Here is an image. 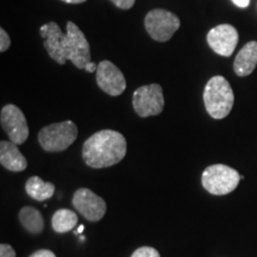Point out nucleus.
Returning <instances> with one entry per match:
<instances>
[{
    "label": "nucleus",
    "mask_w": 257,
    "mask_h": 257,
    "mask_svg": "<svg viewBox=\"0 0 257 257\" xmlns=\"http://www.w3.org/2000/svg\"><path fill=\"white\" fill-rule=\"evenodd\" d=\"M74 207L89 221H99L106 213V202L88 188H80L74 193Z\"/></svg>",
    "instance_id": "9"
},
{
    "label": "nucleus",
    "mask_w": 257,
    "mask_h": 257,
    "mask_svg": "<svg viewBox=\"0 0 257 257\" xmlns=\"http://www.w3.org/2000/svg\"><path fill=\"white\" fill-rule=\"evenodd\" d=\"M0 123L11 142L15 144H23L28 140L29 126L27 118L17 106L12 104L5 105L0 114Z\"/></svg>",
    "instance_id": "8"
},
{
    "label": "nucleus",
    "mask_w": 257,
    "mask_h": 257,
    "mask_svg": "<svg viewBox=\"0 0 257 257\" xmlns=\"http://www.w3.org/2000/svg\"><path fill=\"white\" fill-rule=\"evenodd\" d=\"M10 44H11V40H10L8 32L4 29H0V51L5 53L9 49Z\"/></svg>",
    "instance_id": "19"
},
{
    "label": "nucleus",
    "mask_w": 257,
    "mask_h": 257,
    "mask_svg": "<svg viewBox=\"0 0 257 257\" xmlns=\"http://www.w3.org/2000/svg\"><path fill=\"white\" fill-rule=\"evenodd\" d=\"M133 105L135 112L142 118L160 114L165 107L162 87L152 83L136 89L133 95Z\"/></svg>",
    "instance_id": "7"
},
{
    "label": "nucleus",
    "mask_w": 257,
    "mask_h": 257,
    "mask_svg": "<svg viewBox=\"0 0 257 257\" xmlns=\"http://www.w3.org/2000/svg\"><path fill=\"white\" fill-rule=\"evenodd\" d=\"M257 66V42L246 43L237 54L233 63L234 73L238 76H248Z\"/></svg>",
    "instance_id": "14"
},
{
    "label": "nucleus",
    "mask_w": 257,
    "mask_h": 257,
    "mask_svg": "<svg viewBox=\"0 0 257 257\" xmlns=\"http://www.w3.org/2000/svg\"><path fill=\"white\" fill-rule=\"evenodd\" d=\"M146 29L153 40L167 42L179 30L180 19L172 12L162 9H155L146 16Z\"/></svg>",
    "instance_id": "6"
},
{
    "label": "nucleus",
    "mask_w": 257,
    "mask_h": 257,
    "mask_svg": "<svg viewBox=\"0 0 257 257\" xmlns=\"http://www.w3.org/2000/svg\"><path fill=\"white\" fill-rule=\"evenodd\" d=\"M126 155V140L113 130H101L83 143L82 159L91 168H106L119 163Z\"/></svg>",
    "instance_id": "1"
},
{
    "label": "nucleus",
    "mask_w": 257,
    "mask_h": 257,
    "mask_svg": "<svg viewBox=\"0 0 257 257\" xmlns=\"http://www.w3.org/2000/svg\"><path fill=\"white\" fill-rule=\"evenodd\" d=\"M19 220L24 229L30 233H40L43 231L44 221L41 212L31 206H25L19 212Z\"/></svg>",
    "instance_id": "16"
},
{
    "label": "nucleus",
    "mask_w": 257,
    "mask_h": 257,
    "mask_svg": "<svg viewBox=\"0 0 257 257\" xmlns=\"http://www.w3.org/2000/svg\"><path fill=\"white\" fill-rule=\"evenodd\" d=\"M131 257H161L160 252L157 251L155 248L152 246H142V248H138L136 251L133 253Z\"/></svg>",
    "instance_id": "18"
},
{
    "label": "nucleus",
    "mask_w": 257,
    "mask_h": 257,
    "mask_svg": "<svg viewBox=\"0 0 257 257\" xmlns=\"http://www.w3.org/2000/svg\"><path fill=\"white\" fill-rule=\"evenodd\" d=\"M207 43L218 55L229 57L238 43V32L230 24H220L207 34Z\"/></svg>",
    "instance_id": "10"
},
{
    "label": "nucleus",
    "mask_w": 257,
    "mask_h": 257,
    "mask_svg": "<svg viewBox=\"0 0 257 257\" xmlns=\"http://www.w3.org/2000/svg\"><path fill=\"white\" fill-rule=\"evenodd\" d=\"M64 3H68V4H81V3L87 2V0H62Z\"/></svg>",
    "instance_id": "25"
},
{
    "label": "nucleus",
    "mask_w": 257,
    "mask_h": 257,
    "mask_svg": "<svg viewBox=\"0 0 257 257\" xmlns=\"http://www.w3.org/2000/svg\"><path fill=\"white\" fill-rule=\"evenodd\" d=\"M96 82L102 91L112 96L120 95L126 88V81L123 73L110 61H101L98 64Z\"/></svg>",
    "instance_id": "11"
},
{
    "label": "nucleus",
    "mask_w": 257,
    "mask_h": 257,
    "mask_svg": "<svg viewBox=\"0 0 257 257\" xmlns=\"http://www.w3.org/2000/svg\"><path fill=\"white\" fill-rule=\"evenodd\" d=\"M0 257H16V251L10 244L3 243L0 245Z\"/></svg>",
    "instance_id": "20"
},
{
    "label": "nucleus",
    "mask_w": 257,
    "mask_h": 257,
    "mask_svg": "<svg viewBox=\"0 0 257 257\" xmlns=\"http://www.w3.org/2000/svg\"><path fill=\"white\" fill-rule=\"evenodd\" d=\"M232 3L240 9H245V8H248V6H249L250 0H232Z\"/></svg>",
    "instance_id": "23"
},
{
    "label": "nucleus",
    "mask_w": 257,
    "mask_h": 257,
    "mask_svg": "<svg viewBox=\"0 0 257 257\" xmlns=\"http://www.w3.org/2000/svg\"><path fill=\"white\" fill-rule=\"evenodd\" d=\"M83 229H85V226H83V225H80V226L78 227V231H74V232H75V234L78 232H82Z\"/></svg>",
    "instance_id": "26"
},
{
    "label": "nucleus",
    "mask_w": 257,
    "mask_h": 257,
    "mask_svg": "<svg viewBox=\"0 0 257 257\" xmlns=\"http://www.w3.org/2000/svg\"><path fill=\"white\" fill-rule=\"evenodd\" d=\"M78 220L79 218L75 212L67 210V208H61V210H57L51 218V226L56 232L64 233L74 230Z\"/></svg>",
    "instance_id": "17"
},
{
    "label": "nucleus",
    "mask_w": 257,
    "mask_h": 257,
    "mask_svg": "<svg viewBox=\"0 0 257 257\" xmlns=\"http://www.w3.org/2000/svg\"><path fill=\"white\" fill-rule=\"evenodd\" d=\"M78 126L72 120L54 123L43 127L38 134V142L46 152L59 153L75 142Z\"/></svg>",
    "instance_id": "4"
},
{
    "label": "nucleus",
    "mask_w": 257,
    "mask_h": 257,
    "mask_svg": "<svg viewBox=\"0 0 257 257\" xmlns=\"http://www.w3.org/2000/svg\"><path fill=\"white\" fill-rule=\"evenodd\" d=\"M64 49L67 60L72 61L79 69H85L91 62V48L83 32L73 22L67 23V32L64 35Z\"/></svg>",
    "instance_id": "5"
},
{
    "label": "nucleus",
    "mask_w": 257,
    "mask_h": 257,
    "mask_svg": "<svg viewBox=\"0 0 257 257\" xmlns=\"http://www.w3.org/2000/svg\"><path fill=\"white\" fill-rule=\"evenodd\" d=\"M204 102L207 113L214 119H223L232 110L234 94L229 81L217 75L208 80L204 89Z\"/></svg>",
    "instance_id": "2"
},
{
    "label": "nucleus",
    "mask_w": 257,
    "mask_h": 257,
    "mask_svg": "<svg viewBox=\"0 0 257 257\" xmlns=\"http://www.w3.org/2000/svg\"><path fill=\"white\" fill-rule=\"evenodd\" d=\"M236 169L225 165H212L204 170L201 176L202 187L213 195H225L233 192L240 179Z\"/></svg>",
    "instance_id": "3"
},
{
    "label": "nucleus",
    "mask_w": 257,
    "mask_h": 257,
    "mask_svg": "<svg viewBox=\"0 0 257 257\" xmlns=\"http://www.w3.org/2000/svg\"><path fill=\"white\" fill-rule=\"evenodd\" d=\"M29 257H56V256H55V253H54L53 251H50V250L42 249V250H37L36 252H34Z\"/></svg>",
    "instance_id": "22"
},
{
    "label": "nucleus",
    "mask_w": 257,
    "mask_h": 257,
    "mask_svg": "<svg viewBox=\"0 0 257 257\" xmlns=\"http://www.w3.org/2000/svg\"><path fill=\"white\" fill-rule=\"evenodd\" d=\"M0 163L11 172H23L28 167L27 159L19 152L17 144L14 142H0Z\"/></svg>",
    "instance_id": "13"
},
{
    "label": "nucleus",
    "mask_w": 257,
    "mask_h": 257,
    "mask_svg": "<svg viewBox=\"0 0 257 257\" xmlns=\"http://www.w3.org/2000/svg\"><path fill=\"white\" fill-rule=\"evenodd\" d=\"M64 35L66 34H63L55 22H50L41 27V36L44 40V48L51 59L62 66L67 61Z\"/></svg>",
    "instance_id": "12"
},
{
    "label": "nucleus",
    "mask_w": 257,
    "mask_h": 257,
    "mask_svg": "<svg viewBox=\"0 0 257 257\" xmlns=\"http://www.w3.org/2000/svg\"><path fill=\"white\" fill-rule=\"evenodd\" d=\"M85 70H87V72H89V73L96 72V70H98V64H95L94 62H89L87 66H86Z\"/></svg>",
    "instance_id": "24"
},
{
    "label": "nucleus",
    "mask_w": 257,
    "mask_h": 257,
    "mask_svg": "<svg viewBox=\"0 0 257 257\" xmlns=\"http://www.w3.org/2000/svg\"><path fill=\"white\" fill-rule=\"evenodd\" d=\"M113 4L121 10H128L131 9L135 4L136 0H111Z\"/></svg>",
    "instance_id": "21"
},
{
    "label": "nucleus",
    "mask_w": 257,
    "mask_h": 257,
    "mask_svg": "<svg viewBox=\"0 0 257 257\" xmlns=\"http://www.w3.org/2000/svg\"><path fill=\"white\" fill-rule=\"evenodd\" d=\"M28 195L36 201H43L51 198L55 193V186L51 182L43 181L38 176H31L25 185Z\"/></svg>",
    "instance_id": "15"
}]
</instances>
